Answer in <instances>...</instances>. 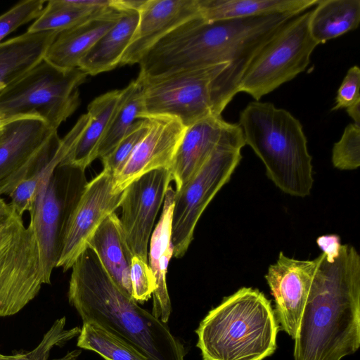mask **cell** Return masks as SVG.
Listing matches in <instances>:
<instances>
[{"mask_svg": "<svg viewBox=\"0 0 360 360\" xmlns=\"http://www.w3.org/2000/svg\"><path fill=\"white\" fill-rule=\"evenodd\" d=\"M322 255L295 338L294 360H341L360 346V256L349 244L333 262Z\"/></svg>", "mask_w": 360, "mask_h": 360, "instance_id": "1", "label": "cell"}, {"mask_svg": "<svg viewBox=\"0 0 360 360\" xmlns=\"http://www.w3.org/2000/svg\"><path fill=\"white\" fill-rule=\"evenodd\" d=\"M71 269L68 301L82 322L100 323L148 360H184V345L167 323L124 293L92 249L87 248Z\"/></svg>", "mask_w": 360, "mask_h": 360, "instance_id": "2", "label": "cell"}, {"mask_svg": "<svg viewBox=\"0 0 360 360\" xmlns=\"http://www.w3.org/2000/svg\"><path fill=\"white\" fill-rule=\"evenodd\" d=\"M278 330L271 302L252 288L225 297L196 330L203 360H264L276 349Z\"/></svg>", "mask_w": 360, "mask_h": 360, "instance_id": "3", "label": "cell"}, {"mask_svg": "<svg viewBox=\"0 0 360 360\" xmlns=\"http://www.w3.org/2000/svg\"><path fill=\"white\" fill-rule=\"evenodd\" d=\"M238 124L245 145L262 161L268 178L281 191L301 198L310 194L312 157L300 120L271 103L255 101L240 111Z\"/></svg>", "mask_w": 360, "mask_h": 360, "instance_id": "4", "label": "cell"}, {"mask_svg": "<svg viewBox=\"0 0 360 360\" xmlns=\"http://www.w3.org/2000/svg\"><path fill=\"white\" fill-rule=\"evenodd\" d=\"M247 65L222 63L158 77L137 79L142 86L141 119L169 116L187 127L221 112L238 93Z\"/></svg>", "mask_w": 360, "mask_h": 360, "instance_id": "5", "label": "cell"}, {"mask_svg": "<svg viewBox=\"0 0 360 360\" xmlns=\"http://www.w3.org/2000/svg\"><path fill=\"white\" fill-rule=\"evenodd\" d=\"M87 76L79 68L65 71L43 59L0 91V115H37L58 131L79 106L78 87Z\"/></svg>", "mask_w": 360, "mask_h": 360, "instance_id": "6", "label": "cell"}, {"mask_svg": "<svg viewBox=\"0 0 360 360\" xmlns=\"http://www.w3.org/2000/svg\"><path fill=\"white\" fill-rule=\"evenodd\" d=\"M46 284L34 231L0 198V316L21 311Z\"/></svg>", "mask_w": 360, "mask_h": 360, "instance_id": "7", "label": "cell"}, {"mask_svg": "<svg viewBox=\"0 0 360 360\" xmlns=\"http://www.w3.org/2000/svg\"><path fill=\"white\" fill-rule=\"evenodd\" d=\"M311 11L287 21L258 49L243 74L238 92L259 101L305 70L319 45L309 30Z\"/></svg>", "mask_w": 360, "mask_h": 360, "instance_id": "8", "label": "cell"}, {"mask_svg": "<svg viewBox=\"0 0 360 360\" xmlns=\"http://www.w3.org/2000/svg\"><path fill=\"white\" fill-rule=\"evenodd\" d=\"M86 183L84 171L58 164L47 173L29 212L46 284L51 283L70 217Z\"/></svg>", "mask_w": 360, "mask_h": 360, "instance_id": "9", "label": "cell"}, {"mask_svg": "<svg viewBox=\"0 0 360 360\" xmlns=\"http://www.w3.org/2000/svg\"><path fill=\"white\" fill-rule=\"evenodd\" d=\"M240 151L218 148L195 174L179 191H175L172 240L173 256L176 258L185 255L202 214L240 163Z\"/></svg>", "mask_w": 360, "mask_h": 360, "instance_id": "10", "label": "cell"}, {"mask_svg": "<svg viewBox=\"0 0 360 360\" xmlns=\"http://www.w3.org/2000/svg\"><path fill=\"white\" fill-rule=\"evenodd\" d=\"M60 141L58 131L39 116H25L5 125L0 138V196L9 195L48 162Z\"/></svg>", "mask_w": 360, "mask_h": 360, "instance_id": "11", "label": "cell"}, {"mask_svg": "<svg viewBox=\"0 0 360 360\" xmlns=\"http://www.w3.org/2000/svg\"><path fill=\"white\" fill-rule=\"evenodd\" d=\"M124 191L114 190L113 174L104 169L86 183L70 217L56 267L71 269L98 226L120 207Z\"/></svg>", "mask_w": 360, "mask_h": 360, "instance_id": "12", "label": "cell"}, {"mask_svg": "<svg viewBox=\"0 0 360 360\" xmlns=\"http://www.w3.org/2000/svg\"><path fill=\"white\" fill-rule=\"evenodd\" d=\"M171 181L169 169H156L142 175L124 191L120 218L124 238L132 255L147 263L149 238Z\"/></svg>", "mask_w": 360, "mask_h": 360, "instance_id": "13", "label": "cell"}, {"mask_svg": "<svg viewBox=\"0 0 360 360\" xmlns=\"http://www.w3.org/2000/svg\"><path fill=\"white\" fill-rule=\"evenodd\" d=\"M245 146L238 124L222 117H208L186 127L176 151L169 172L179 191L219 147L241 149Z\"/></svg>", "mask_w": 360, "mask_h": 360, "instance_id": "14", "label": "cell"}, {"mask_svg": "<svg viewBox=\"0 0 360 360\" xmlns=\"http://www.w3.org/2000/svg\"><path fill=\"white\" fill-rule=\"evenodd\" d=\"M322 256L321 253L312 260H300L280 252L265 275L274 298L277 319L282 329L294 340Z\"/></svg>", "mask_w": 360, "mask_h": 360, "instance_id": "15", "label": "cell"}, {"mask_svg": "<svg viewBox=\"0 0 360 360\" xmlns=\"http://www.w3.org/2000/svg\"><path fill=\"white\" fill-rule=\"evenodd\" d=\"M148 129L130 157L113 175L114 190L123 191L131 183L151 171L169 169L186 127L169 116L147 117Z\"/></svg>", "mask_w": 360, "mask_h": 360, "instance_id": "16", "label": "cell"}, {"mask_svg": "<svg viewBox=\"0 0 360 360\" xmlns=\"http://www.w3.org/2000/svg\"><path fill=\"white\" fill-rule=\"evenodd\" d=\"M139 20L120 65L139 63L161 38L184 22L200 15L198 0H145Z\"/></svg>", "mask_w": 360, "mask_h": 360, "instance_id": "17", "label": "cell"}, {"mask_svg": "<svg viewBox=\"0 0 360 360\" xmlns=\"http://www.w3.org/2000/svg\"><path fill=\"white\" fill-rule=\"evenodd\" d=\"M121 14L122 11L111 6L97 16L60 32L44 59L62 70L77 68L82 58L116 24Z\"/></svg>", "mask_w": 360, "mask_h": 360, "instance_id": "18", "label": "cell"}, {"mask_svg": "<svg viewBox=\"0 0 360 360\" xmlns=\"http://www.w3.org/2000/svg\"><path fill=\"white\" fill-rule=\"evenodd\" d=\"M174 197L175 191L169 186L160 217L151 236L149 250L148 264L156 283V288L153 292L152 314L165 323L169 320L172 311L166 276L169 260L174 254L172 223Z\"/></svg>", "mask_w": 360, "mask_h": 360, "instance_id": "19", "label": "cell"}, {"mask_svg": "<svg viewBox=\"0 0 360 360\" xmlns=\"http://www.w3.org/2000/svg\"><path fill=\"white\" fill-rule=\"evenodd\" d=\"M92 249L119 288L132 297L130 264L134 257L124 240L120 217L115 212L106 217L90 238Z\"/></svg>", "mask_w": 360, "mask_h": 360, "instance_id": "20", "label": "cell"}, {"mask_svg": "<svg viewBox=\"0 0 360 360\" xmlns=\"http://www.w3.org/2000/svg\"><path fill=\"white\" fill-rule=\"evenodd\" d=\"M121 90L94 98L88 105L89 121L73 148L60 163L85 171L96 158L98 150L118 105Z\"/></svg>", "mask_w": 360, "mask_h": 360, "instance_id": "21", "label": "cell"}, {"mask_svg": "<svg viewBox=\"0 0 360 360\" xmlns=\"http://www.w3.org/2000/svg\"><path fill=\"white\" fill-rule=\"evenodd\" d=\"M60 32H25L0 43V91L41 61Z\"/></svg>", "mask_w": 360, "mask_h": 360, "instance_id": "22", "label": "cell"}, {"mask_svg": "<svg viewBox=\"0 0 360 360\" xmlns=\"http://www.w3.org/2000/svg\"><path fill=\"white\" fill-rule=\"evenodd\" d=\"M139 20V11L122 10L116 24L104 34L82 58L78 68L96 75L119 66Z\"/></svg>", "mask_w": 360, "mask_h": 360, "instance_id": "23", "label": "cell"}, {"mask_svg": "<svg viewBox=\"0 0 360 360\" xmlns=\"http://www.w3.org/2000/svg\"><path fill=\"white\" fill-rule=\"evenodd\" d=\"M319 0H198L200 15L207 21L244 18L276 13L300 14Z\"/></svg>", "mask_w": 360, "mask_h": 360, "instance_id": "24", "label": "cell"}, {"mask_svg": "<svg viewBox=\"0 0 360 360\" xmlns=\"http://www.w3.org/2000/svg\"><path fill=\"white\" fill-rule=\"evenodd\" d=\"M359 22V0H319L311 11L309 30L319 45L356 30Z\"/></svg>", "mask_w": 360, "mask_h": 360, "instance_id": "25", "label": "cell"}, {"mask_svg": "<svg viewBox=\"0 0 360 360\" xmlns=\"http://www.w3.org/2000/svg\"><path fill=\"white\" fill-rule=\"evenodd\" d=\"M98 5L97 0H50L27 32H60L96 17L111 7L98 8Z\"/></svg>", "mask_w": 360, "mask_h": 360, "instance_id": "26", "label": "cell"}, {"mask_svg": "<svg viewBox=\"0 0 360 360\" xmlns=\"http://www.w3.org/2000/svg\"><path fill=\"white\" fill-rule=\"evenodd\" d=\"M143 112L142 86L136 78L122 89L120 98L98 150V158L108 155Z\"/></svg>", "mask_w": 360, "mask_h": 360, "instance_id": "27", "label": "cell"}, {"mask_svg": "<svg viewBox=\"0 0 360 360\" xmlns=\"http://www.w3.org/2000/svg\"><path fill=\"white\" fill-rule=\"evenodd\" d=\"M77 347L92 350L105 360H148L124 339L94 321L83 322Z\"/></svg>", "mask_w": 360, "mask_h": 360, "instance_id": "28", "label": "cell"}, {"mask_svg": "<svg viewBox=\"0 0 360 360\" xmlns=\"http://www.w3.org/2000/svg\"><path fill=\"white\" fill-rule=\"evenodd\" d=\"M65 326V316L57 319L33 350L25 354L5 355L6 360H49L53 347L62 346L75 337L79 336L80 333V328L75 327L66 330ZM80 353L81 350H74L62 358L53 360H76Z\"/></svg>", "mask_w": 360, "mask_h": 360, "instance_id": "29", "label": "cell"}, {"mask_svg": "<svg viewBox=\"0 0 360 360\" xmlns=\"http://www.w3.org/2000/svg\"><path fill=\"white\" fill-rule=\"evenodd\" d=\"M332 163L340 170H354L360 166V126L349 124L332 149Z\"/></svg>", "mask_w": 360, "mask_h": 360, "instance_id": "30", "label": "cell"}, {"mask_svg": "<svg viewBox=\"0 0 360 360\" xmlns=\"http://www.w3.org/2000/svg\"><path fill=\"white\" fill-rule=\"evenodd\" d=\"M148 129V120L147 118L136 120L115 148L101 159L103 169L113 175L119 171L145 136Z\"/></svg>", "mask_w": 360, "mask_h": 360, "instance_id": "31", "label": "cell"}, {"mask_svg": "<svg viewBox=\"0 0 360 360\" xmlns=\"http://www.w3.org/2000/svg\"><path fill=\"white\" fill-rule=\"evenodd\" d=\"M44 0H25L0 15V43L20 26L35 20L41 13Z\"/></svg>", "mask_w": 360, "mask_h": 360, "instance_id": "32", "label": "cell"}, {"mask_svg": "<svg viewBox=\"0 0 360 360\" xmlns=\"http://www.w3.org/2000/svg\"><path fill=\"white\" fill-rule=\"evenodd\" d=\"M132 297L139 303L147 301L156 288L155 279L148 263L134 256L130 264Z\"/></svg>", "mask_w": 360, "mask_h": 360, "instance_id": "33", "label": "cell"}, {"mask_svg": "<svg viewBox=\"0 0 360 360\" xmlns=\"http://www.w3.org/2000/svg\"><path fill=\"white\" fill-rule=\"evenodd\" d=\"M360 69L357 65L351 67L343 79L331 110L348 108L360 103Z\"/></svg>", "mask_w": 360, "mask_h": 360, "instance_id": "34", "label": "cell"}, {"mask_svg": "<svg viewBox=\"0 0 360 360\" xmlns=\"http://www.w3.org/2000/svg\"><path fill=\"white\" fill-rule=\"evenodd\" d=\"M316 243L328 262H333L338 257L342 245L338 235L329 234L319 236L316 239Z\"/></svg>", "mask_w": 360, "mask_h": 360, "instance_id": "35", "label": "cell"}, {"mask_svg": "<svg viewBox=\"0 0 360 360\" xmlns=\"http://www.w3.org/2000/svg\"><path fill=\"white\" fill-rule=\"evenodd\" d=\"M348 115L354 120V123L360 126V103L346 109Z\"/></svg>", "mask_w": 360, "mask_h": 360, "instance_id": "36", "label": "cell"}, {"mask_svg": "<svg viewBox=\"0 0 360 360\" xmlns=\"http://www.w3.org/2000/svg\"><path fill=\"white\" fill-rule=\"evenodd\" d=\"M25 116H29V115H23V116H17V117H6V116L0 115V129H2L5 125L8 124L9 122H12V121H13V120H15L16 119H18V118H20V117H25Z\"/></svg>", "mask_w": 360, "mask_h": 360, "instance_id": "37", "label": "cell"}, {"mask_svg": "<svg viewBox=\"0 0 360 360\" xmlns=\"http://www.w3.org/2000/svg\"><path fill=\"white\" fill-rule=\"evenodd\" d=\"M0 360H6L5 355L0 354Z\"/></svg>", "mask_w": 360, "mask_h": 360, "instance_id": "38", "label": "cell"}, {"mask_svg": "<svg viewBox=\"0 0 360 360\" xmlns=\"http://www.w3.org/2000/svg\"><path fill=\"white\" fill-rule=\"evenodd\" d=\"M4 128V127H3ZM3 128L0 129V138L1 136V134H2V131H3Z\"/></svg>", "mask_w": 360, "mask_h": 360, "instance_id": "39", "label": "cell"}]
</instances>
